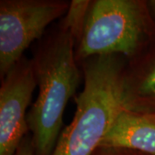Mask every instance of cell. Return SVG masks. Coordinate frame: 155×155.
Returning <instances> with one entry per match:
<instances>
[{"instance_id":"10","label":"cell","mask_w":155,"mask_h":155,"mask_svg":"<svg viewBox=\"0 0 155 155\" xmlns=\"http://www.w3.org/2000/svg\"><path fill=\"white\" fill-rule=\"evenodd\" d=\"M149 5H151V7L153 8V10L155 12V0H153V1H150Z\"/></svg>"},{"instance_id":"11","label":"cell","mask_w":155,"mask_h":155,"mask_svg":"<svg viewBox=\"0 0 155 155\" xmlns=\"http://www.w3.org/2000/svg\"><path fill=\"white\" fill-rule=\"evenodd\" d=\"M105 155H123V154H119V153H110V154H105Z\"/></svg>"},{"instance_id":"4","label":"cell","mask_w":155,"mask_h":155,"mask_svg":"<svg viewBox=\"0 0 155 155\" xmlns=\"http://www.w3.org/2000/svg\"><path fill=\"white\" fill-rule=\"evenodd\" d=\"M59 0H2L0 2V74L3 79L22 58L25 49L46 28L68 11Z\"/></svg>"},{"instance_id":"7","label":"cell","mask_w":155,"mask_h":155,"mask_svg":"<svg viewBox=\"0 0 155 155\" xmlns=\"http://www.w3.org/2000/svg\"><path fill=\"white\" fill-rule=\"evenodd\" d=\"M123 109L137 113H153L155 107V62L140 65L134 61L122 74Z\"/></svg>"},{"instance_id":"6","label":"cell","mask_w":155,"mask_h":155,"mask_svg":"<svg viewBox=\"0 0 155 155\" xmlns=\"http://www.w3.org/2000/svg\"><path fill=\"white\" fill-rule=\"evenodd\" d=\"M98 148L155 155V113H137L122 108Z\"/></svg>"},{"instance_id":"3","label":"cell","mask_w":155,"mask_h":155,"mask_svg":"<svg viewBox=\"0 0 155 155\" xmlns=\"http://www.w3.org/2000/svg\"><path fill=\"white\" fill-rule=\"evenodd\" d=\"M150 19L145 2L91 1L76 59L123 54L137 56L149 35Z\"/></svg>"},{"instance_id":"5","label":"cell","mask_w":155,"mask_h":155,"mask_svg":"<svg viewBox=\"0 0 155 155\" xmlns=\"http://www.w3.org/2000/svg\"><path fill=\"white\" fill-rule=\"evenodd\" d=\"M37 84L33 60L22 58L2 79L0 155H15L28 129L26 112Z\"/></svg>"},{"instance_id":"9","label":"cell","mask_w":155,"mask_h":155,"mask_svg":"<svg viewBox=\"0 0 155 155\" xmlns=\"http://www.w3.org/2000/svg\"><path fill=\"white\" fill-rule=\"evenodd\" d=\"M15 155H36L32 137L27 136L22 140Z\"/></svg>"},{"instance_id":"1","label":"cell","mask_w":155,"mask_h":155,"mask_svg":"<svg viewBox=\"0 0 155 155\" xmlns=\"http://www.w3.org/2000/svg\"><path fill=\"white\" fill-rule=\"evenodd\" d=\"M74 41L61 26L33 59L39 92L28 112L27 123L36 155L53 153L61 133L64 110L79 83Z\"/></svg>"},{"instance_id":"2","label":"cell","mask_w":155,"mask_h":155,"mask_svg":"<svg viewBox=\"0 0 155 155\" xmlns=\"http://www.w3.org/2000/svg\"><path fill=\"white\" fill-rule=\"evenodd\" d=\"M118 55L84 61V84L72 121L61 131L52 155H92L122 108V74Z\"/></svg>"},{"instance_id":"8","label":"cell","mask_w":155,"mask_h":155,"mask_svg":"<svg viewBox=\"0 0 155 155\" xmlns=\"http://www.w3.org/2000/svg\"><path fill=\"white\" fill-rule=\"evenodd\" d=\"M90 5L91 1H72L66 14V18L63 22L62 26L72 35V37L78 42L83 34Z\"/></svg>"}]
</instances>
